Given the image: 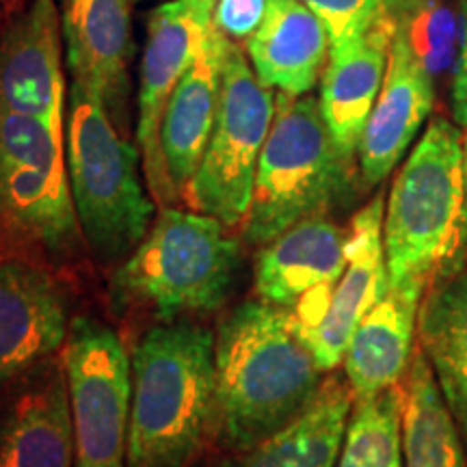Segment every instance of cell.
<instances>
[{
  "label": "cell",
  "mask_w": 467,
  "mask_h": 467,
  "mask_svg": "<svg viewBox=\"0 0 467 467\" xmlns=\"http://www.w3.org/2000/svg\"><path fill=\"white\" fill-rule=\"evenodd\" d=\"M312 348L288 309L238 306L214 336L217 435L244 452L295 420L320 389Z\"/></svg>",
  "instance_id": "1"
},
{
  "label": "cell",
  "mask_w": 467,
  "mask_h": 467,
  "mask_svg": "<svg viewBox=\"0 0 467 467\" xmlns=\"http://www.w3.org/2000/svg\"><path fill=\"white\" fill-rule=\"evenodd\" d=\"M217 429L214 334L151 327L132 353L128 467H191Z\"/></svg>",
  "instance_id": "2"
},
{
  "label": "cell",
  "mask_w": 467,
  "mask_h": 467,
  "mask_svg": "<svg viewBox=\"0 0 467 467\" xmlns=\"http://www.w3.org/2000/svg\"><path fill=\"white\" fill-rule=\"evenodd\" d=\"M467 243L463 139L435 119L396 175L383 219L389 288L426 295L457 271Z\"/></svg>",
  "instance_id": "3"
},
{
  "label": "cell",
  "mask_w": 467,
  "mask_h": 467,
  "mask_svg": "<svg viewBox=\"0 0 467 467\" xmlns=\"http://www.w3.org/2000/svg\"><path fill=\"white\" fill-rule=\"evenodd\" d=\"M66 161L87 247L102 265H121L148 234L156 202L139 175V150L102 98L76 80L67 91Z\"/></svg>",
  "instance_id": "4"
},
{
  "label": "cell",
  "mask_w": 467,
  "mask_h": 467,
  "mask_svg": "<svg viewBox=\"0 0 467 467\" xmlns=\"http://www.w3.org/2000/svg\"><path fill=\"white\" fill-rule=\"evenodd\" d=\"M241 262L232 227L213 214L161 206L148 234L113 273V295L173 320L213 312L230 295Z\"/></svg>",
  "instance_id": "5"
},
{
  "label": "cell",
  "mask_w": 467,
  "mask_h": 467,
  "mask_svg": "<svg viewBox=\"0 0 467 467\" xmlns=\"http://www.w3.org/2000/svg\"><path fill=\"white\" fill-rule=\"evenodd\" d=\"M350 169L353 162L337 150L318 98L277 93L241 227L244 241L265 247L299 221L325 214L347 189Z\"/></svg>",
  "instance_id": "6"
},
{
  "label": "cell",
  "mask_w": 467,
  "mask_h": 467,
  "mask_svg": "<svg viewBox=\"0 0 467 467\" xmlns=\"http://www.w3.org/2000/svg\"><path fill=\"white\" fill-rule=\"evenodd\" d=\"M277 96L251 67L247 52L223 37L221 102L206 154L182 200L227 227H243L254 192L255 169L271 132Z\"/></svg>",
  "instance_id": "7"
},
{
  "label": "cell",
  "mask_w": 467,
  "mask_h": 467,
  "mask_svg": "<svg viewBox=\"0 0 467 467\" xmlns=\"http://www.w3.org/2000/svg\"><path fill=\"white\" fill-rule=\"evenodd\" d=\"M0 225L61 255L83 236L69 186L66 132L5 109H0Z\"/></svg>",
  "instance_id": "8"
},
{
  "label": "cell",
  "mask_w": 467,
  "mask_h": 467,
  "mask_svg": "<svg viewBox=\"0 0 467 467\" xmlns=\"http://www.w3.org/2000/svg\"><path fill=\"white\" fill-rule=\"evenodd\" d=\"M74 467H128L132 361L109 325L87 317L69 323L63 344Z\"/></svg>",
  "instance_id": "9"
},
{
  "label": "cell",
  "mask_w": 467,
  "mask_h": 467,
  "mask_svg": "<svg viewBox=\"0 0 467 467\" xmlns=\"http://www.w3.org/2000/svg\"><path fill=\"white\" fill-rule=\"evenodd\" d=\"M214 5L217 0H171L150 14L137 98V143L145 182L159 208L173 206L180 200L161 148L162 117L173 89L200 55L213 28Z\"/></svg>",
  "instance_id": "10"
},
{
  "label": "cell",
  "mask_w": 467,
  "mask_h": 467,
  "mask_svg": "<svg viewBox=\"0 0 467 467\" xmlns=\"http://www.w3.org/2000/svg\"><path fill=\"white\" fill-rule=\"evenodd\" d=\"M63 20L57 0H31L0 26V109L66 132Z\"/></svg>",
  "instance_id": "11"
},
{
  "label": "cell",
  "mask_w": 467,
  "mask_h": 467,
  "mask_svg": "<svg viewBox=\"0 0 467 467\" xmlns=\"http://www.w3.org/2000/svg\"><path fill=\"white\" fill-rule=\"evenodd\" d=\"M0 467H74V424L63 358L11 383L0 402Z\"/></svg>",
  "instance_id": "12"
},
{
  "label": "cell",
  "mask_w": 467,
  "mask_h": 467,
  "mask_svg": "<svg viewBox=\"0 0 467 467\" xmlns=\"http://www.w3.org/2000/svg\"><path fill=\"white\" fill-rule=\"evenodd\" d=\"M63 44L72 80L102 98L121 132H130V0H63Z\"/></svg>",
  "instance_id": "13"
},
{
  "label": "cell",
  "mask_w": 467,
  "mask_h": 467,
  "mask_svg": "<svg viewBox=\"0 0 467 467\" xmlns=\"http://www.w3.org/2000/svg\"><path fill=\"white\" fill-rule=\"evenodd\" d=\"M67 306L44 268L0 260V392L67 340Z\"/></svg>",
  "instance_id": "14"
},
{
  "label": "cell",
  "mask_w": 467,
  "mask_h": 467,
  "mask_svg": "<svg viewBox=\"0 0 467 467\" xmlns=\"http://www.w3.org/2000/svg\"><path fill=\"white\" fill-rule=\"evenodd\" d=\"M435 102L433 76L426 72L399 20L389 46L388 69L358 148L366 186L383 182L407 154Z\"/></svg>",
  "instance_id": "15"
},
{
  "label": "cell",
  "mask_w": 467,
  "mask_h": 467,
  "mask_svg": "<svg viewBox=\"0 0 467 467\" xmlns=\"http://www.w3.org/2000/svg\"><path fill=\"white\" fill-rule=\"evenodd\" d=\"M383 219L385 200L381 195L372 197L350 219L347 230V266L337 279L323 323L306 337L323 372H331L340 366L355 327L389 290Z\"/></svg>",
  "instance_id": "16"
},
{
  "label": "cell",
  "mask_w": 467,
  "mask_h": 467,
  "mask_svg": "<svg viewBox=\"0 0 467 467\" xmlns=\"http://www.w3.org/2000/svg\"><path fill=\"white\" fill-rule=\"evenodd\" d=\"M347 266V232L325 214L288 227L265 244L255 265L260 301L292 312L303 299L329 292Z\"/></svg>",
  "instance_id": "17"
},
{
  "label": "cell",
  "mask_w": 467,
  "mask_h": 467,
  "mask_svg": "<svg viewBox=\"0 0 467 467\" xmlns=\"http://www.w3.org/2000/svg\"><path fill=\"white\" fill-rule=\"evenodd\" d=\"M399 20L383 16L359 42L331 50L320 83V110L344 159L358 156L361 134L381 91Z\"/></svg>",
  "instance_id": "18"
},
{
  "label": "cell",
  "mask_w": 467,
  "mask_h": 467,
  "mask_svg": "<svg viewBox=\"0 0 467 467\" xmlns=\"http://www.w3.org/2000/svg\"><path fill=\"white\" fill-rule=\"evenodd\" d=\"M329 35L303 0H268L265 20L244 42L254 72L268 89L306 96L329 61Z\"/></svg>",
  "instance_id": "19"
},
{
  "label": "cell",
  "mask_w": 467,
  "mask_h": 467,
  "mask_svg": "<svg viewBox=\"0 0 467 467\" xmlns=\"http://www.w3.org/2000/svg\"><path fill=\"white\" fill-rule=\"evenodd\" d=\"M221 76L223 35L214 28L213 22L200 55L169 98L161 126L162 156L180 197H184L189 189L213 137L221 102Z\"/></svg>",
  "instance_id": "20"
},
{
  "label": "cell",
  "mask_w": 467,
  "mask_h": 467,
  "mask_svg": "<svg viewBox=\"0 0 467 467\" xmlns=\"http://www.w3.org/2000/svg\"><path fill=\"white\" fill-rule=\"evenodd\" d=\"M422 299L418 292L389 288L355 327L342 359L355 400L370 399L402 381L413 358Z\"/></svg>",
  "instance_id": "21"
},
{
  "label": "cell",
  "mask_w": 467,
  "mask_h": 467,
  "mask_svg": "<svg viewBox=\"0 0 467 467\" xmlns=\"http://www.w3.org/2000/svg\"><path fill=\"white\" fill-rule=\"evenodd\" d=\"M353 402L348 381L329 377L299 416L244 451L230 467H337Z\"/></svg>",
  "instance_id": "22"
},
{
  "label": "cell",
  "mask_w": 467,
  "mask_h": 467,
  "mask_svg": "<svg viewBox=\"0 0 467 467\" xmlns=\"http://www.w3.org/2000/svg\"><path fill=\"white\" fill-rule=\"evenodd\" d=\"M420 348L457 422L467 409V266L435 282L418 312Z\"/></svg>",
  "instance_id": "23"
},
{
  "label": "cell",
  "mask_w": 467,
  "mask_h": 467,
  "mask_svg": "<svg viewBox=\"0 0 467 467\" xmlns=\"http://www.w3.org/2000/svg\"><path fill=\"white\" fill-rule=\"evenodd\" d=\"M400 385L405 467H467L461 426L422 348L413 353Z\"/></svg>",
  "instance_id": "24"
},
{
  "label": "cell",
  "mask_w": 467,
  "mask_h": 467,
  "mask_svg": "<svg viewBox=\"0 0 467 467\" xmlns=\"http://www.w3.org/2000/svg\"><path fill=\"white\" fill-rule=\"evenodd\" d=\"M337 467H405L400 383L353 402Z\"/></svg>",
  "instance_id": "25"
},
{
  "label": "cell",
  "mask_w": 467,
  "mask_h": 467,
  "mask_svg": "<svg viewBox=\"0 0 467 467\" xmlns=\"http://www.w3.org/2000/svg\"><path fill=\"white\" fill-rule=\"evenodd\" d=\"M409 44L426 72L437 76L454 67L459 50V16L437 0H426L422 7L402 17Z\"/></svg>",
  "instance_id": "26"
},
{
  "label": "cell",
  "mask_w": 467,
  "mask_h": 467,
  "mask_svg": "<svg viewBox=\"0 0 467 467\" xmlns=\"http://www.w3.org/2000/svg\"><path fill=\"white\" fill-rule=\"evenodd\" d=\"M303 3L325 25L331 50H342L359 42L383 16H388L381 0H303Z\"/></svg>",
  "instance_id": "27"
},
{
  "label": "cell",
  "mask_w": 467,
  "mask_h": 467,
  "mask_svg": "<svg viewBox=\"0 0 467 467\" xmlns=\"http://www.w3.org/2000/svg\"><path fill=\"white\" fill-rule=\"evenodd\" d=\"M266 5L268 0H217L214 28L232 42H247L265 20Z\"/></svg>",
  "instance_id": "28"
},
{
  "label": "cell",
  "mask_w": 467,
  "mask_h": 467,
  "mask_svg": "<svg viewBox=\"0 0 467 467\" xmlns=\"http://www.w3.org/2000/svg\"><path fill=\"white\" fill-rule=\"evenodd\" d=\"M452 69V115L467 128V0H459V50Z\"/></svg>",
  "instance_id": "29"
},
{
  "label": "cell",
  "mask_w": 467,
  "mask_h": 467,
  "mask_svg": "<svg viewBox=\"0 0 467 467\" xmlns=\"http://www.w3.org/2000/svg\"><path fill=\"white\" fill-rule=\"evenodd\" d=\"M381 3L389 16L396 17V20H402V17H409L413 11L422 7L426 0H381Z\"/></svg>",
  "instance_id": "30"
},
{
  "label": "cell",
  "mask_w": 467,
  "mask_h": 467,
  "mask_svg": "<svg viewBox=\"0 0 467 467\" xmlns=\"http://www.w3.org/2000/svg\"><path fill=\"white\" fill-rule=\"evenodd\" d=\"M463 173H465V195H467V134L463 139Z\"/></svg>",
  "instance_id": "31"
},
{
  "label": "cell",
  "mask_w": 467,
  "mask_h": 467,
  "mask_svg": "<svg viewBox=\"0 0 467 467\" xmlns=\"http://www.w3.org/2000/svg\"><path fill=\"white\" fill-rule=\"evenodd\" d=\"M459 426H461V431H463V433H467V409H465V413L459 420Z\"/></svg>",
  "instance_id": "32"
},
{
  "label": "cell",
  "mask_w": 467,
  "mask_h": 467,
  "mask_svg": "<svg viewBox=\"0 0 467 467\" xmlns=\"http://www.w3.org/2000/svg\"><path fill=\"white\" fill-rule=\"evenodd\" d=\"M3 3H9V0H0V5H3Z\"/></svg>",
  "instance_id": "33"
},
{
  "label": "cell",
  "mask_w": 467,
  "mask_h": 467,
  "mask_svg": "<svg viewBox=\"0 0 467 467\" xmlns=\"http://www.w3.org/2000/svg\"><path fill=\"white\" fill-rule=\"evenodd\" d=\"M130 3H139V0H130Z\"/></svg>",
  "instance_id": "34"
}]
</instances>
